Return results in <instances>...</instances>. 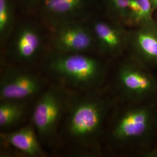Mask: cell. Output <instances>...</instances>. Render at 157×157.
I'll list each match as a JSON object with an SVG mask.
<instances>
[{
    "label": "cell",
    "mask_w": 157,
    "mask_h": 157,
    "mask_svg": "<svg viewBox=\"0 0 157 157\" xmlns=\"http://www.w3.org/2000/svg\"><path fill=\"white\" fill-rule=\"evenodd\" d=\"M113 100L99 90L73 93L59 130V140L77 157L101 154L100 140Z\"/></svg>",
    "instance_id": "obj_1"
},
{
    "label": "cell",
    "mask_w": 157,
    "mask_h": 157,
    "mask_svg": "<svg viewBox=\"0 0 157 157\" xmlns=\"http://www.w3.org/2000/svg\"><path fill=\"white\" fill-rule=\"evenodd\" d=\"M42 67L53 83L83 93L101 89L108 66L105 61L87 54L54 51L47 56Z\"/></svg>",
    "instance_id": "obj_2"
},
{
    "label": "cell",
    "mask_w": 157,
    "mask_h": 157,
    "mask_svg": "<svg viewBox=\"0 0 157 157\" xmlns=\"http://www.w3.org/2000/svg\"><path fill=\"white\" fill-rule=\"evenodd\" d=\"M75 92L52 82L39 95L30 122L43 146L52 148L60 142V127Z\"/></svg>",
    "instance_id": "obj_3"
},
{
    "label": "cell",
    "mask_w": 157,
    "mask_h": 157,
    "mask_svg": "<svg viewBox=\"0 0 157 157\" xmlns=\"http://www.w3.org/2000/svg\"><path fill=\"white\" fill-rule=\"evenodd\" d=\"M156 104H128L118 111L109 130L110 140L118 147H124L150 136L157 126Z\"/></svg>",
    "instance_id": "obj_4"
},
{
    "label": "cell",
    "mask_w": 157,
    "mask_h": 157,
    "mask_svg": "<svg viewBox=\"0 0 157 157\" xmlns=\"http://www.w3.org/2000/svg\"><path fill=\"white\" fill-rule=\"evenodd\" d=\"M144 63L132 56L118 66L114 87L118 98L125 104L157 102V78Z\"/></svg>",
    "instance_id": "obj_5"
},
{
    "label": "cell",
    "mask_w": 157,
    "mask_h": 157,
    "mask_svg": "<svg viewBox=\"0 0 157 157\" xmlns=\"http://www.w3.org/2000/svg\"><path fill=\"white\" fill-rule=\"evenodd\" d=\"M26 67L14 63L3 65L0 76L1 101H30L45 90L44 78Z\"/></svg>",
    "instance_id": "obj_6"
},
{
    "label": "cell",
    "mask_w": 157,
    "mask_h": 157,
    "mask_svg": "<svg viewBox=\"0 0 157 157\" xmlns=\"http://www.w3.org/2000/svg\"><path fill=\"white\" fill-rule=\"evenodd\" d=\"M52 44L54 51L59 53L87 54L97 50L91 27L76 21L54 27Z\"/></svg>",
    "instance_id": "obj_7"
},
{
    "label": "cell",
    "mask_w": 157,
    "mask_h": 157,
    "mask_svg": "<svg viewBox=\"0 0 157 157\" xmlns=\"http://www.w3.org/2000/svg\"><path fill=\"white\" fill-rule=\"evenodd\" d=\"M43 48V37L34 25H25L13 34L9 47L12 63L28 66L36 62Z\"/></svg>",
    "instance_id": "obj_8"
},
{
    "label": "cell",
    "mask_w": 157,
    "mask_h": 157,
    "mask_svg": "<svg viewBox=\"0 0 157 157\" xmlns=\"http://www.w3.org/2000/svg\"><path fill=\"white\" fill-rule=\"evenodd\" d=\"M1 145L4 151L29 157H45L47 154L31 122L15 130L1 132Z\"/></svg>",
    "instance_id": "obj_9"
},
{
    "label": "cell",
    "mask_w": 157,
    "mask_h": 157,
    "mask_svg": "<svg viewBox=\"0 0 157 157\" xmlns=\"http://www.w3.org/2000/svg\"><path fill=\"white\" fill-rule=\"evenodd\" d=\"M90 27L94 36L97 49L102 54L117 58L128 48L129 32L119 24L97 20Z\"/></svg>",
    "instance_id": "obj_10"
},
{
    "label": "cell",
    "mask_w": 157,
    "mask_h": 157,
    "mask_svg": "<svg viewBox=\"0 0 157 157\" xmlns=\"http://www.w3.org/2000/svg\"><path fill=\"white\" fill-rule=\"evenodd\" d=\"M128 48L131 56L148 67L157 66V23L155 20L129 33Z\"/></svg>",
    "instance_id": "obj_11"
},
{
    "label": "cell",
    "mask_w": 157,
    "mask_h": 157,
    "mask_svg": "<svg viewBox=\"0 0 157 157\" xmlns=\"http://www.w3.org/2000/svg\"><path fill=\"white\" fill-rule=\"evenodd\" d=\"M43 10L51 23L56 27L74 18L84 7L86 0H42Z\"/></svg>",
    "instance_id": "obj_12"
},
{
    "label": "cell",
    "mask_w": 157,
    "mask_h": 157,
    "mask_svg": "<svg viewBox=\"0 0 157 157\" xmlns=\"http://www.w3.org/2000/svg\"><path fill=\"white\" fill-rule=\"evenodd\" d=\"M29 101L1 100L0 102L1 132L12 130L22 124L28 114Z\"/></svg>",
    "instance_id": "obj_13"
},
{
    "label": "cell",
    "mask_w": 157,
    "mask_h": 157,
    "mask_svg": "<svg viewBox=\"0 0 157 157\" xmlns=\"http://www.w3.org/2000/svg\"><path fill=\"white\" fill-rule=\"evenodd\" d=\"M154 13L150 0H130L123 22L139 27L154 21Z\"/></svg>",
    "instance_id": "obj_14"
},
{
    "label": "cell",
    "mask_w": 157,
    "mask_h": 157,
    "mask_svg": "<svg viewBox=\"0 0 157 157\" xmlns=\"http://www.w3.org/2000/svg\"><path fill=\"white\" fill-rule=\"evenodd\" d=\"M13 15L11 0H0V40L4 45L13 30Z\"/></svg>",
    "instance_id": "obj_15"
},
{
    "label": "cell",
    "mask_w": 157,
    "mask_h": 157,
    "mask_svg": "<svg viewBox=\"0 0 157 157\" xmlns=\"http://www.w3.org/2000/svg\"><path fill=\"white\" fill-rule=\"evenodd\" d=\"M130 0H106L109 11L124 21Z\"/></svg>",
    "instance_id": "obj_16"
},
{
    "label": "cell",
    "mask_w": 157,
    "mask_h": 157,
    "mask_svg": "<svg viewBox=\"0 0 157 157\" xmlns=\"http://www.w3.org/2000/svg\"><path fill=\"white\" fill-rule=\"evenodd\" d=\"M150 2L151 3L153 11L155 13V12L157 10V0H150Z\"/></svg>",
    "instance_id": "obj_17"
},
{
    "label": "cell",
    "mask_w": 157,
    "mask_h": 157,
    "mask_svg": "<svg viewBox=\"0 0 157 157\" xmlns=\"http://www.w3.org/2000/svg\"><path fill=\"white\" fill-rule=\"evenodd\" d=\"M29 2H36V1H38V0H28Z\"/></svg>",
    "instance_id": "obj_18"
},
{
    "label": "cell",
    "mask_w": 157,
    "mask_h": 157,
    "mask_svg": "<svg viewBox=\"0 0 157 157\" xmlns=\"http://www.w3.org/2000/svg\"><path fill=\"white\" fill-rule=\"evenodd\" d=\"M156 12V15H157V17H156V18L155 19H154V20H155V21L157 23V10L155 12V13Z\"/></svg>",
    "instance_id": "obj_19"
}]
</instances>
